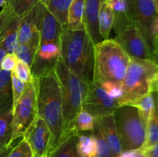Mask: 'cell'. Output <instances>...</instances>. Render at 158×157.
<instances>
[{
    "instance_id": "1",
    "label": "cell",
    "mask_w": 158,
    "mask_h": 157,
    "mask_svg": "<svg viewBox=\"0 0 158 157\" xmlns=\"http://www.w3.org/2000/svg\"><path fill=\"white\" fill-rule=\"evenodd\" d=\"M33 81L36 92L37 116L44 120L52 134L49 154L58 146L63 133L61 89L55 69L33 77Z\"/></svg>"
},
{
    "instance_id": "2",
    "label": "cell",
    "mask_w": 158,
    "mask_h": 157,
    "mask_svg": "<svg viewBox=\"0 0 158 157\" xmlns=\"http://www.w3.org/2000/svg\"><path fill=\"white\" fill-rule=\"evenodd\" d=\"M60 58L76 75L89 85L94 81L95 45L85 28L77 30L63 26Z\"/></svg>"
},
{
    "instance_id": "3",
    "label": "cell",
    "mask_w": 158,
    "mask_h": 157,
    "mask_svg": "<svg viewBox=\"0 0 158 157\" xmlns=\"http://www.w3.org/2000/svg\"><path fill=\"white\" fill-rule=\"evenodd\" d=\"M131 57L118 42L108 38L95 45L94 80L121 88Z\"/></svg>"
},
{
    "instance_id": "4",
    "label": "cell",
    "mask_w": 158,
    "mask_h": 157,
    "mask_svg": "<svg viewBox=\"0 0 158 157\" xmlns=\"http://www.w3.org/2000/svg\"><path fill=\"white\" fill-rule=\"evenodd\" d=\"M55 72L60 83L62 94L63 135L68 131L76 115L83 109V104L87 95L89 85L73 73L60 58L56 64Z\"/></svg>"
},
{
    "instance_id": "5",
    "label": "cell",
    "mask_w": 158,
    "mask_h": 157,
    "mask_svg": "<svg viewBox=\"0 0 158 157\" xmlns=\"http://www.w3.org/2000/svg\"><path fill=\"white\" fill-rule=\"evenodd\" d=\"M158 66L148 59L130 58L123 81L119 104L128 105L151 92V83Z\"/></svg>"
},
{
    "instance_id": "6",
    "label": "cell",
    "mask_w": 158,
    "mask_h": 157,
    "mask_svg": "<svg viewBox=\"0 0 158 157\" xmlns=\"http://www.w3.org/2000/svg\"><path fill=\"white\" fill-rule=\"evenodd\" d=\"M123 152L141 149L146 136V123L136 107L121 105L113 113Z\"/></svg>"
},
{
    "instance_id": "7",
    "label": "cell",
    "mask_w": 158,
    "mask_h": 157,
    "mask_svg": "<svg viewBox=\"0 0 158 157\" xmlns=\"http://www.w3.org/2000/svg\"><path fill=\"white\" fill-rule=\"evenodd\" d=\"M116 40L130 57L151 60V52L140 28L127 12H114Z\"/></svg>"
},
{
    "instance_id": "8",
    "label": "cell",
    "mask_w": 158,
    "mask_h": 157,
    "mask_svg": "<svg viewBox=\"0 0 158 157\" xmlns=\"http://www.w3.org/2000/svg\"><path fill=\"white\" fill-rule=\"evenodd\" d=\"M12 142L23 137L37 118L36 92L34 81L27 83L21 98L12 110Z\"/></svg>"
},
{
    "instance_id": "9",
    "label": "cell",
    "mask_w": 158,
    "mask_h": 157,
    "mask_svg": "<svg viewBox=\"0 0 158 157\" xmlns=\"http://www.w3.org/2000/svg\"><path fill=\"white\" fill-rule=\"evenodd\" d=\"M127 13L138 26L152 53V26L158 14L154 0H126Z\"/></svg>"
},
{
    "instance_id": "10",
    "label": "cell",
    "mask_w": 158,
    "mask_h": 157,
    "mask_svg": "<svg viewBox=\"0 0 158 157\" xmlns=\"http://www.w3.org/2000/svg\"><path fill=\"white\" fill-rule=\"evenodd\" d=\"M118 106V99L108 94L100 83L94 80L89 85L83 109L90 113L94 119L112 115Z\"/></svg>"
},
{
    "instance_id": "11",
    "label": "cell",
    "mask_w": 158,
    "mask_h": 157,
    "mask_svg": "<svg viewBox=\"0 0 158 157\" xmlns=\"http://www.w3.org/2000/svg\"><path fill=\"white\" fill-rule=\"evenodd\" d=\"M23 137L29 144L34 155L47 156L52 134L44 120L37 116Z\"/></svg>"
},
{
    "instance_id": "12",
    "label": "cell",
    "mask_w": 158,
    "mask_h": 157,
    "mask_svg": "<svg viewBox=\"0 0 158 157\" xmlns=\"http://www.w3.org/2000/svg\"><path fill=\"white\" fill-rule=\"evenodd\" d=\"M46 7L40 2L20 18L17 43L23 44L35 37L40 36L42 21Z\"/></svg>"
},
{
    "instance_id": "13",
    "label": "cell",
    "mask_w": 158,
    "mask_h": 157,
    "mask_svg": "<svg viewBox=\"0 0 158 157\" xmlns=\"http://www.w3.org/2000/svg\"><path fill=\"white\" fill-rule=\"evenodd\" d=\"M101 0H85L83 24L94 45L103 41L99 29L98 16Z\"/></svg>"
},
{
    "instance_id": "14",
    "label": "cell",
    "mask_w": 158,
    "mask_h": 157,
    "mask_svg": "<svg viewBox=\"0 0 158 157\" xmlns=\"http://www.w3.org/2000/svg\"><path fill=\"white\" fill-rule=\"evenodd\" d=\"M95 119L98 123L102 134L110 149L113 157H119L123 152V150H122L118 132L114 123L113 114Z\"/></svg>"
},
{
    "instance_id": "15",
    "label": "cell",
    "mask_w": 158,
    "mask_h": 157,
    "mask_svg": "<svg viewBox=\"0 0 158 157\" xmlns=\"http://www.w3.org/2000/svg\"><path fill=\"white\" fill-rule=\"evenodd\" d=\"M62 28L63 26L46 8L40 29V42H51L60 44Z\"/></svg>"
},
{
    "instance_id": "16",
    "label": "cell",
    "mask_w": 158,
    "mask_h": 157,
    "mask_svg": "<svg viewBox=\"0 0 158 157\" xmlns=\"http://www.w3.org/2000/svg\"><path fill=\"white\" fill-rule=\"evenodd\" d=\"M78 135L74 132L63 134L58 146L47 157H81L77 150Z\"/></svg>"
},
{
    "instance_id": "17",
    "label": "cell",
    "mask_w": 158,
    "mask_h": 157,
    "mask_svg": "<svg viewBox=\"0 0 158 157\" xmlns=\"http://www.w3.org/2000/svg\"><path fill=\"white\" fill-rule=\"evenodd\" d=\"M13 110L11 72L0 70V115Z\"/></svg>"
},
{
    "instance_id": "18",
    "label": "cell",
    "mask_w": 158,
    "mask_h": 157,
    "mask_svg": "<svg viewBox=\"0 0 158 157\" xmlns=\"http://www.w3.org/2000/svg\"><path fill=\"white\" fill-rule=\"evenodd\" d=\"M114 11L109 2L101 0L99 12L98 22L100 35L103 40L110 38V33L114 27Z\"/></svg>"
},
{
    "instance_id": "19",
    "label": "cell",
    "mask_w": 158,
    "mask_h": 157,
    "mask_svg": "<svg viewBox=\"0 0 158 157\" xmlns=\"http://www.w3.org/2000/svg\"><path fill=\"white\" fill-rule=\"evenodd\" d=\"M85 0H73L68 9L67 25L66 27L72 30L81 29L84 27L83 14H84Z\"/></svg>"
},
{
    "instance_id": "20",
    "label": "cell",
    "mask_w": 158,
    "mask_h": 157,
    "mask_svg": "<svg viewBox=\"0 0 158 157\" xmlns=\"http://www.w3.org/2000/svg\"><path fill=\"white\" fill-rule=\"evenodd\" d=\"M73 0H42L41 2L63 26L67 25L68 9Z\"/></svg>"
},
{
    "instance_id": "21",
    "label": "cell",
    "mask_w": 158,
    "mask_h": 157,
    "mask_svg": "<svg viewBox=\"0 0 158 157\" xmlns=\"http://www.w3.org/2000/svg\"><path fill=\"white\" fill-rule=\"evenodd\" d=\"M40 36L35 37L30 41L23 44L17 45L15 50V55L17 58L26 62L29 67H32V63L36 55L37 49L40 44Z\"/></svg>"
},
{
    "instance_id": "22",
    "label": "cell",
    "mask_w": 158,
    "mask_h": 157,
    "mask_svg": "<svg viewBox=\"0 0 158 157\" xmlns=\"http://www.w3.org/2000/svg\"><path fill=\"white\" fill-rule=\"evenodd\" d=\"M94 116L90 113H89L87 111L83 109L73 119L70 126H69V129L66 132H74L80 134L82 132H91L94 129ZM66 132H65V133H66Z\"/></svg>"
},
{
    "instance_id": "23",
    "label": "cell",
    "mask_w": 158,
    "mask_h": 157,
    "mask_svg": "<svg viewBox=\"0 0 158 157\" xmlns=\"http://www.w3.org/2000/svg\"><path fill=\"white\" fill-rule=\"evenodd\" d=\"M77 150L81 157H97V142L93 131L88 133L82 132L79 134Z\"/></svg>"
},
{
    "instance_id": "24",
    "label": "cell",
    "mask_w": 158,
    "mask_h": 157,
    "mask_svg": "<svg viewBox=\"0 0 158 157\" xmlns=\"http://www.w3.org/2000/svg\"><path fill=\"white\" fill-rule=\"evenodd\" d=\"M12 111L0 115V151L12 145Z\"/></svg>"
},
{
    "instance_id": "25",
    "label": "cell",
    "mask_w": 158,
    "mask_h": 157,
    "mask_svg": "<svg viewBox=\"0 0 158 157\" xmlns=\"http://www.w3.org/2000/svg\"><path fill=\"white\" fill-rule=\"evenodd\" d=\"M128 105L134 106L138 109L146 125L151 115L154 113L155 103H154V98L152 92Z\"/></svg>"
},
{
    "instance_id": "26",
    "label": "cell",
    "mask_w": 158,
    "mask_h": 157,
    "mask_svg": "<svg viewBox=\"0 0 158 157\" xmlns=\"http://www.w3.org/2000/svg\"><path fill=\"white\" fill-rule=\"evenodd\" d=\"M158 143V120L155 112L148 120L146 126V136L143 146L140 149L143 151L152 147Z\"/></svg>"
},
{
    "instance_id": "27",
    "label": "cell",
    "mask_w": 158,
    "mask_h": 157,
    "mask_svg": "<svg viewBox=\"0 0 158 157\" xmlns=\"http://www.w3.org/2000/svg\"><path fill=\"white\" fill-rule=\"evenodd\" d=\"M93 134L95 136L96 142H97V157H113L110 149L109 146H108L107 143H106V140H105L104 137L102 134L98 123L95 119H94Z\"/></svg>"
},
{
    "instance_id": "28",
    "label": "cell",
    "mask_w": 158,
    "mask_h": 157,
    "mask_svg": "<svg viewBox=\"0 0 158 157\" xmlns=\"http://www.w3.org/2000/svg\"><path fill=\"white\" fill-rule=\"evenodd\" d=\"M41 1L42 0H11L6 4L9 5L15 15L21 18Z\"/></svg>"
},
{
    "instance_id": "29",
    "label": "cell",
    "mask_w": 158,
    "mask_h": 157,
    "mask_svg": "<svg viewBox=\"0 0 158 157\" xmlns=\"http://www.w3.org/2000/svg\"><path fill=\"white\" fill-rule=\"evenodd\" d=\"M12 72H13L20 80L26 83H31L33 80L31 68L22 60H17L15 68Z\"/></svg>"
},
{
    "instance_id": "30",
    "label": "cell",
    "mask_w": 158,
    "mask_h": 157,
    "mask_svg": "<svg viewBox=\"0 0 158 157\" xmlns=\"http://www.w3.org/2000/svg\"><path fill=\"white\" fill-rule=\"evenodd\" d=\"M34 154L28 142L24 138L13 146L7 157H33Z\"/></svg>"
},
{
    "instance_id": "31",
    "label": "cell",
    "mask_w": 158,
    "mask_h": 157,
    "mask_svg": "<svg viewBox=\"0 0 158 157\" xmlns=\"http://www.w3.org/2000/svg\"><path fill=\"white\" fill-rule=\"evenodd\" d=\"M11 78H12V95H13V108L17 104L19 99L21 98L23 92L26 87L27 83H24L20 80L15 75L13 72H11Z\"/></svg>"
},
{
    "instance_id": "32",
    "label": "cell",
    "mask_w": 158,
    "mask_h": 157,
    "mask_svg": "<svg viewBox=\"0 0 158 157\" xmlns=\"http://www.w3.org/2000/svg\"><path fill=\"white\" fill-rule=\"evenodd\" d=\"M153 49L151 53V61L158 66V18H156L152 26Z\"/></svg>"
},
{
    "instance_id": "33",
    "label": "cell",
    "mask_w": 158,
    "mask_h": 157,
    "mask_svg": "<svg viewBox=\"0 0 158 157\" xmlns=\"http://www.w3.org/2000/svg\"><path fill=\"white\" fill-rule=\"evenodd\" d=\"M17 60H18V58L15 54L7 53L3 57L2 61V69L12 72L15 68Z\"/></svg>"
},
{
    "instance_id": "34",
    "label": "cell",
    "mask_w": 158,
    "mask_h": 157,
    "mask_svg": "<svg viewBox=\"0 0 158 157\" xmlns=\"http://www.w3.org/2000/svg\"><path fill=\"white\" fill-rule=\"evenodd\" d=\"M119 157H146L144 152L142 149H136V150L125 151L123 152Z\"/></svg>"
},
{
    "instance_id": "35",
    "label": "cell",
    "mask_w": 158,
    "mask_h": 157,
    "mask_svg": "<svg viewBox=\"0 0 158 157\" xmlns=\"http://www.w3.org/2000/svg\"><path fill=\"white\" fill-rule=\"evenodd\" d=\"M146 157H158V143L152 147L143 151Z\"/></svg>"
},
{
    "instance_id": "36",
    "label": "cell",
    "mask_w": 158,
    "mask_h": 157,
    "mask_svg": "<svg viewBox=\"0 0 158 157\" xmlns=\"http://www.w3.org/2000/svg\"><path fill=\"white\" fill-rule=\"evenodd\" d=\"M151 92H158V70L154 75L151 83Z\"/></svg>"
},
{
    "instance_id": "37",
    "label": "cell",
    "mask_w": 158,
    "mask_h": 157,
    "mask_svg": "<svg viewBox=\"0 0 158 157\" xmlns=\"http://www.w3.org/2000/svg\"><path fill=\"white\" fill-rule=\"evenodd\" d=\"M12 147H13V146H12V145H11V146H8V147H6V148H4L3 149H2V150L0 151V157H7L9 152H10V151L12 150Z\"/></svg>"
},
{
    "instance_id": "38",
    "label": "cell",
    "mask_w": 158,
    "mask_h": 157,
    "mask_svg": "<svg viewBox=\"0 0 158 157\" xmlns=\"http://www.w3.org/2000/svg\"><path fill=\"white\" fill-rule=\"evenodd\" d=\"M152 93L154 98V103H155V109H154V112H155L156 117H157L158 120V92H152Z\"/></svg>"
},
{
    "instance_id": "39",
    "label": "cell",
    "mask_w": 158,
    "mask_h": 157,
    "mask_svg": "<svg viewBox=\"0 0 158 157\" xmlns=\"http://www.w3.org/2000/svg\"><path fill=\"white\" fill-rule=\"evenodd\" d=\"M6 54H7V52H6V49L4 48L3 45L0 44V70L2 69L1 64H2V58Z\"/></svg>"
},
{
    "instance_id": "40",
    "label": "cell",
    "mask_w": 158,
    "mask_h": 157,
    "mask_svg": "<svg viewBox=\"0 0 158 157\" xmlns=\"http://www.w3.org/2000/svg\"><path fill=\"white\" fill-rule=\"evenodd\" d=\"M154 6H155V9L156 12L158 14V0H154Z\"/></svg>"
},
{
    "instance_id": "41",
    "label": "cell",
    "mask_w": 158,
    "mask_h": 157,
    "mask_svg": "<svg viewBox=\"0 0 158 157\" xmlns=\"http://www.w3.org/2000/svg\"><path fill=\"white\" fill-rule=\"evenodd\" d=\"M6 0H0V8L3 7L6 5Z\"/></svg>"
},
{
    "instance_id": "42",
    "label": "cell",
    "mask_w": 158,
    "mask_h": 157,
    "mask_svg": "<svg viewBox=\"0 0 158 157\" xmlns=\"http://www.w3.org/2000/svg\"><path fill=\"white\" fill-rule=\"evenodd\" d=\"M103 1H106V2H111L114 1V0H103Z\"/></svg>"
},
{
    "instance_id": "43",
    "label": "cell",
    "mask_w": 158,
    "mask_h": 157,
    "mask_svg": "<svg viewBox=\"0 0 158 157\" xmlns=\"http://www.w3.org/2000/svg\"><path fill=\"white\" fill-rule=\"evenodd\" d=\"M33 157H47V156H36V155H34Z\"/></svg>"
},
{
    "instance_id": "44",
    "label": "cell",
    "mask_w": 158,
    "mask_h": 157,
    "mask_svg": "<svg viewBox=\"0 0 158 157\" xmlns=\"http://www.w3.org/2000/svg\"><path fill=\"white\" fill-rule=\"evenodd\" d=\"M11 0H6V3H8V2H10Z\"/></svg>"
}]
</instances>
